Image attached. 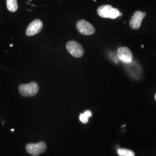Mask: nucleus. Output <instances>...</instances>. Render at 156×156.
Wrapping results in <instances>:
<instances>
[{
    "instance_id": "nucleus-6",
    "label": "nucleus",
    "mask_w": 156,
    "mask_h": 156,
    "mask_svg": "<svg viewBox=\"0 0 156 156\" xmlns=\"http://www.w3.org/2000/svg\"><path fill=\"white\" fill-rule=\"evenodd\" d=\"M117 57L119 60L125 64L131 63L133 59L132 52L127 47L119 48L117 50Z\"/></svg>"
},
{
    "instance_id": "nucleus-9",
    "label": "nucleus",
    "mask_w": 156,
    "mask_h": 156,
    "mask_svg": "<svg viewBox=\"0 0 156 156\" xmlns=\"http://www.w3.org/2000/svg\"><path fill=\"white\" fill-rule=\"evenodd\" d=\"M6 5L8 9L12 12L16 11L18 9L17 0H6Z\"/></svg>"
},
{
    "instance_id": "nucleus-11",
    "label": "nucleus",
    "mask_w": 156,
    "mask_h": 156,
    "mask_svg": "<svg viewBox=\"0 0 156 156\" xmlns=\"http://www.w3.org/2000/svg\"><path fill=\"white\" fill-rule=\"evenodd\" d=\"M79 119L81 122L86 124L89 122V117H87L86 115L84 113H81L80 116H79Z\"/></svg>"
},
{
    "instance_id": "nucleus-8",
    "label": "nucleus",
    "mask_w": 156,
    "mask_h": 156,
    "mask_svg": "<svg viewBox=\"0 0 156 156\" xmlns=\"http://www.w3.org/2000/svg\"><path fill=\"white\" fill-rule=\"evenodd\" d=\"M43 28V23L37 19L31 23L27 28L26 34L27 36H33L39 33Z\"/></svg>"
},
{
    "instance_id": "nucleus-5",
    "label": "nucleus",
    "mask_w": 156,
    "mask_h": 156,
    "mask_svg": "<svg viewBox=\"0 0 156 156\" xmlns=\"http://www.w3.org/2000/svg\"><path fill=\"white\" fill-rule=\"evenodd\" d=\"M76 27L80 33L85 35H91L95 33V28L92 24L84 20L78 21Z\"/></svg>"
},
{
    "instance_id": "nucleus-2",
    "label": "nucleus",
    "mask_w": 156,
    "mask_h": 156,
    "mask_svg": "<svg viewBox=\"0 0 156 156\" xmlns=\"http://www.w3.org/2000/svg\"><path fill=\"white\" fill-rule=\"evenodd\" d=\"M19 90L20 94L23 97H33L38 93L39 86L35 82L23 84L19 86Z\"/></svg>"
},
{
    "instance_id": "nucleus-10",
    "label": "nucleus",
    "mask_w": 156,
    "mask_h": 156,
    "mask_svg": "<svg viewBox=\"0 0 156 156\" xmlns=\"http://www.w3.org/2000/svg\"><path fill=\"white\" fill-rule=\"evenodd\" d=\"M117 153L119 156H135L133 151L127 149H119L117 151Z\"/></svg>"
},
{
    "instance_id": "nucleus-12",
    "label": "nucleus",
    "mask_w": 156,
    "mask_h": 156,
    "mask_svg": "<svg viewBox=\"0 0 156 156\" xmlns=\"http://www.w3.org/2000/svg\"><path fill=\"white\" fill-rule=\"evenodd\" d=\"M155 99H156V95H155Z\"/></svg>"
},
{
    "instance_id": "nucleus-13",
    "label": "nucleus",
    "mask_w": 156,
    "mask_h": 156,
    "mask_svg": "<svg viewBox=\"0 0 156 156\" xmlns=\"http://www.w3.org/2000/svg\"><path fill=\"white\" fill-rule=\"evenodd\" d=\"M30 1H31V0H30Z\"/></svg>"
},
{
    "instance_id": "nucleus-7",
    "label": "nucleus",
    "mask_w": 156,
    "mask_h": 156,
    "mask_svg": "<svg viewBox=\"0 0 156 156\" xmlns=\"http://www.w3.org/2000/svg\"><path fill=\"white\" fill-rule=\"evenodd\" d=\"M146 13L138 11L134 13L133 16L131 17L129 25L130 27L134 30H138L141 26V24L144 18L146 16Z\"/></svg>"
},
{
    "instance_id": "nucleus-3",
    "label": "nucleus",
    "mask_w": 156,
    "mask_h": 156,
    "mask_svg": "<svg viewBox=\"0 0 156 156\" xmlns=\"http://www.w3.org/2000/svg\"><path fill=\"white\" fill-rule=\"evenodd\" d=\"M26 149L27 153L31 156H38L46 151L47 146L44 142H39L37 144H28Z\"/></svg>"
},
{
    "instance_id": "nucleus-14",
    "label": "nucleus",
    "mask_w": 156,
    "mask_h": 156,
    "mask_svg": "<svg viewBox=\"0 0 156 156\" xmlns=\"http://www.w3.org/2000/svg\"><path fill=\"white\" fill-rule=\"evenodd\" d=\"M94 1H95V0H94Z\"/></svg>"
},
{
    "instance_id": "nucleus-1",
    "label": "nucleus",
    "mask_w": 156,
    "mask_h": 156,
    "mask_svg": "<svg viewBox=\"0 0 156 156\" xmlns=\"http://www.w3.org/2000/svg\"><path fill=\"white\" fill-rule=\"evenodd\" d=\"M97 13L101 17L109 18L112 19H116L122 15V13L117 9L113 8L110 5L100 6L97 9Z\"/></svg>"
},
{
    "instance_id": "nucleus-4",
    "label": "nucleus",
    "mask_w": 156,
    "mask_h": 156,
    "mask_svg": "<svg viewBox=\"0 0 156 156\" xmlns=\"http://www.w3.org/2000/svg\"><path fill=\"white\" fill-rule=\"evenodd\" d=\"M66 48L69 53L75 57L79 58L83 55V48L82 46L76 41H69L67 44Z\"/></svg>"
}]
</instances>
